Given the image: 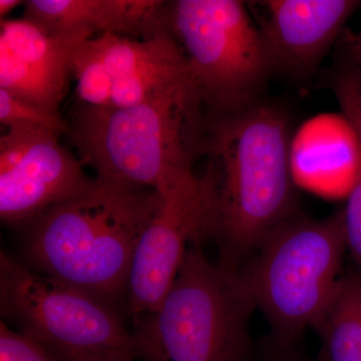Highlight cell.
<instances>
[{"label": "cell", "mask_w": 361, "mask_h": 361, "mask_svg": "<svg viewBox=\"0 0 361 361\" xmlns=\"http://www.w3.org/2000/svg\"><path fill=\"white\" fill-rule=\"evenodd\" d=\"M135 357L130 355L120 353H99V355H84L58 358L59 361H134Z\"/></svg>", "instance_id": "d6986e66"}, {"label": "cell", "mask_w": 361, "mask_h": 361, "mask_svg": "<svg viewBox=\"0 0 361 361\" xmlns=\"http://www.w3.org/2000/svg\"><path fill=\"white\" fill-rule=\"evenodd\" d=\"M336 49L345 54L361 73V30L360 32L353 33L345 28L336 44Z\"/></svg>", "instance_id": "ac0fdd59"}, {"label": "cell", "mask_w": 361, "mask_h": 361, "mask_svg": "<svg viewBox=\"0 0 361 361\" xmlns=\"http://www.w3.org/2000/svg\"><path fill=\"white\" fill-rule=\"evenodd\" d=\"M161 204L153 188L96 177L32 221L26 255L39 272L109 301L128 288L135 248Z\"/></svg>", "instance_id": "3957f363"}, {"label": "cell", "mask_w": 361, "mask_h": 361, "mask_svg": "<svg viewBox=\"0 0 361 361\" xmlns=\"http://www.w3.org/2000/svg\"><path fill=\"white\" fill-rule=\"evenodd\" d=\"M4 322L56 358L99 353L134 355L133 334L108 301L0 255Z\"/></svg>", "instance_id": "52a82bcc"}, {"label": "cell", "mask_w": 361, "mask_h": 361, "mask_svg": "<svg viewBox=\"0 0 361 361\" xmlns=\"http://www.w3.org/2000/svg\"><path fill=\"white\" fill-rule=\"evenodd\" d=\"M0 122L8 128L51 130L54 134L70 133L68 121L13 96L0 89Z\"/></svg>", "instance_id": "2e32d148"}, {"label": "cell", "mask_w": 361, "mask_h": 361, "mask_svg": "<svg viewBox=\"0 0 361 361\" xmlns=\"http://www.w3.org/2000/svg\"><path fill=\"white\" fill-rule=\"evenodd\" d=\"M293 123L277 102L259 99L239 111L207 113L200 178L208 236L220 262L240 271L279 226L296 215L291 160Z\"/></svg>", "instance_id": "6da1fadb"}, {"label": "cell", "mask_w": 361, "mask_h": 361, "mask_svg": "<svg viewBox=\"0 0 361 361\" xmlns=\"http://www.w3.org/2000/svg\"><path fill=\"white\" fill-rule=\"evenodd\" d=\"M90 32L49 35L25 20L0 23V89L54 115L68 92L75 54Z\"/></svg>", "instance_id": "8fae6325"}, {"label": "cell", "mask_w": 361, "mask_h": 361, "mask_svg": "<svg viewBox=\"0 0 361 361\" xmlns=\"http://www.w3.org/2000/svg\"><path fill=\"white\" fill-rule=\"evenodd\" d=\"M342 211L313 220L296 214L274 230L240 270L256 308L282 348L314 325L342 279Z\"/></svg>", "instance_id": "5b68a950"}, {"label": "cell", "mask_w": 361, "mask_h": 361, "mask_svg": "<svg viewBox=\"0 0 361 361\" xmlns=\"http://www.w3.org/2000/svg\"><path fill=\"white\" fill-rule=\"evenodd\" d=\"M160 193V209L142 232L130 266L127 289L135 323L160 306L190 246L209 237L199 176L180 180Z\"/></svg>", "instance_id": "9c48e42d"}, {"label": "cell", "mask_w": 361, "mask_h": 361, "mask_svg": "<svg viewBox=\"0 0 361 361\" xmlns=\"http://www.w3.org/2000/svg\"><path fill=\"white\" fill-rule=\"evenodd\" d=\"M166 4L160 0H28L23 18L49 35L90 32L145 39L167 26Z\"/></svg>", "instance_id": "4fadbf2b"}, {"label": "cell", "mask_w": 361, "mask_h": 361, "mask_svg": "<svg viewBox=\"0 0 361 361\" xmlns=\"http://www.w3.org/2000/svg\"><path fill=\"white\" fill-rule=\"evenodd\" d=\"M269 361H302V360H297V358H293V357H287V356H281V357L274 358V360H271Z\"/></svg>", "instance_id": "44dd1931"}, {"label": "cell", "mask_w": 361, "mask_h": 361, "mask_svg": "<svg viewBox=\"0 0 361 361\" xmlns=\"http://www.w3.org/2000/svg\"><path fill=\"white\" fill-rule=\"evenodd\" d=\"M166 23L186 56L207 113H231L263 99L275 71L247 1H167Z\"/></svg>", "instance_id": "8992f818"}, {"label": "cell", "mask_w": 361, "mask_h": 361, "mask_svg": "<svg viewBox=\"0 0 361 361\" xmlns=\"http://www.w3.org/2000/svg\"><path fill=\"white\" fill-rule=\"evenodd\" d=\"M199 244L190 246L160 306L135 323V358L247 361L255 304L239 271L211 262Z\"/></svg>", "instance_id": "277c9868"}, {"label": "cell", "mask_w": 361, "mask_h": 361, "mask_svg": "<svg viewBox=\"0 0 361 361\" xmlns=\"http://www.w3.org/2000/svg\"><path fill=\"white\" fill-rule=\"evenodd\" d=\"M247 4L275 73L299 80L314 75L361 7L357 0H260Z\"/></svg>", "instance_id": "30bf717a"}, {"label": "cell", "mask_w": 361, "mask_h": 361, "mask_svg": "<svg viewBox=\"0 0 361 361\" xmlns=\"http://www.w3.org/2000/svg\"><path fill=\"white\" fill-rule=\"evenodd\" d=\"M51 130L8 128L0 137V217L32 222L94 183L82 161Z\"/></svg>", "instance_id": "ba28073f"}, {"label": "cell", "mask_w": 361, "mask_h": 361, "mask_svg": "<svg viewBox=\"0 0 361 361\" xmlns=\"http://www.w3.org/2000/svg\"><path fill=\"white\" fill-rule=\"evenodd\" d=\"M0 361H59L37 342L0 322Z\"/></svg>", "instance_id": "e0dca14e"}, {"label": "cell", "mask_w": 361, "mask_h": 361, "mask_svg": "<svg viewBox=\"0 0 361 361\" xmlns=\"http://www.w3.org/2000/svg\"><path fill=\"white\" fill-rule=\"evenodd\" d=\"M90 39L78 49L73 66L80 103L92 106H110L113 82Z\"/></svg>", "instance_id": "9a60e30c"}, {"label": "cell", "mask_w": 361, "mask_h": 361, "mask_svg": "<svg viewBox=\"0 0 361 361\" xmlns=\"http://www.w3.org/2000/svg\"><path fill=\"white\" fill-rule=\"evenodd\" d=\"M324 361H361V278L342 277L336 295L314 323Z\"/></svg>", "instance_id": "5bb4252c"}, {"label": "cell", "mask_w": 361, "mask_h": 361, "mask_svg": "<svg viewBox=\"0 0 361 361\" xmlns=\"http://www.w3.org/2000/svg\"><path fill=\"white\" fill-rule=\"evenodd\" d=\"M23 4H25V1L20 0H0V16L4 18Z\"/></svg>", "instance_id": "ffe728a7"}, {"label": "cell", "mask_w": 361, "mask_h": 361, "mask_svg": "<svg viewBox=\"0 0 361 361\" xmlns=\"http://www.w3.org/2000/svg\"><path fill=\"white\" fill-rule=\"evenodd\" d=\"M90 42L113 82V108L145 103L194 78L168 25L149 39L104 33L92 37Z\"/></svg>", "instance_id": "7c38bea8"}, {"label": "cell", "mask_w": 361, "mask_h": 361, "mask_svg": "<svg viewBox=\"0 0 361 361\" xmlns=\"http://www.w3.org/2000/svg\"><path fill=\"white\" fill-rule=\"evenodd\" d=\"M68 137L97 177L168 189L194 173L204 154L207 111L194 78L128 108L80 103Z\"/></svg>", "instance_id": "7a4b0ae2"}]
</instances>
